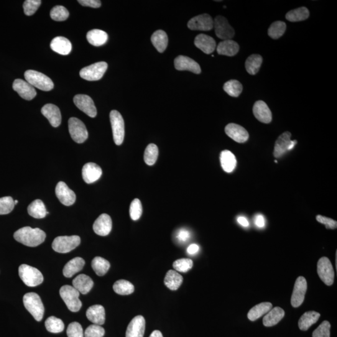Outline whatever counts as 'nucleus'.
<instances>
[{"instance_id":"1","label":"nucleus","mask_w":337,"mask_h":337,"mask_svg":"<svg viewBox=\"0 0 337 337\" xmlns=\"http://www.w3.org/2000/svg\"><path fill=\"white\" fill-rule=\"evenodd\" d=\"M14 238L25 246L37 247L45 241L46 234L39 228L25 227L15 232Z\"/></svg>"},{"instance_id":"2","label":"nucleus","mask_w":337,"mask_h":337,"mask_svg":"<svg viewBox=\"0 0 337 337\" xmlns=\"http://www.w3.org/2000/svg\"><path fill=\"white\" fill-rule=\"evenodd\" d=\"M24 303L25 308L32 314L36 320L40 321L42 320L45 308L42 299L37 293H26L24 297Z\"/></svg>"},{"instance_id":"3","label":"nucleus","mask_w":337,"mask_h":337,"mask_svg":"<svg viewBox=\"0 0 337 337\" xmlns=\"http://www.w3.org/2000/svg\"><path fill=\"white\" fill-rule=\"evenodd\" d=\"M80 292L73 286L64 285L60 288V294L69 310L77 312L82 307V302L79 299Z\"/></svg>"},{"instance_id":"4","label":"nucleus","mask_w":337,"mask_h":337,"mask_svg":"<svg viewBox=\"0 0 337 337\" xmlns=\"http://www.w3.org/2000/svg\"><path fill=\"white\" fill-rule=\"evenodd\" d=\"M25 80L31 85L44 91H50L54 88V84L49 77L38 71L28 70L25 73Z\"/></svg>"},{"instance_id":"5","label":"nucleus","mask_w":337,"mask_h":337,"mask_svg":"<svg viewBox=\"0 0 337 337\" xmlns=\"http://www.w3.org/2000/svg\"><path fill=\"white\" fill-rule=\"evenodd\" d=\"M19 272L22 280L28 287L39 285L44 280L43 274L39 270L27 264L20 265Z\"/></svg>"},{"instance_id":"6","label":"nucleus","mask_w":337,"mask_h":337,"mask_svg":"<svg viewBox=\"0 0 337 337\" xmlns=\"http://www.w3.org/2000/svg\"><path fill=\"white\" fill-rule=\"evenodd\" d=\"M80 243L81 239L78 236H59L53 241L52 248L56 252L66 254L72 251Z\"/></svg>"},{"instance_id":"7","label":"nucleus","mask_w":337,"mask_h":337,"mask_svg":"<svg viewBox=\"0 0 337 337\" xmlns=\"http://www.w3.org/2000/svg\"><path fill=\"white\" fill-rule=\"evenodd\" d=\"M108 66V64L104 61L96 63L83 68L80 71V75L87 81H98L103 78Z\"/></svg>"},{"instance_id":"8","label":"nucleus","mask_w":337,"mask_h":337,"mask_svg":"<svg viewBox=\"0 0 337 337\" xmlns=\"http://www.w3.org/2000/svg\"><path fill=\"white\" fill-rule=\"evenodd\" d=\"M110 121L115 144L121 145L124 139V119L118 111L112 110L110 112Z\"/></svg>"},{"instance_id":"9","label":"nucleus","mask_w":337,"mask_h":337,"mask_svg":"<svg viewBox=\"0 0 337 337\" xmlns=\"http://www.w3.org/2000/svg\"><path fill=\"white\" fill-rule=\"evenodd\" d=\"M68 127L71 138L76 142L81 144L88 139V130L80 119L76 117H71L69 119Z\"/></svg>"},{"instance_id":"10","label":"nucleus","mask_w":337,"mask_h":337,"mask_svg":"<svg viewBox=\"0 0 337 337\" xmlns=\"http://www.w3.org/2000/svg\"><path fill=\"white\" fill-rule=\"evenodd\" d=\"M317 273L319 277L325 284L328 286L333 284L335 279V272L332 264L327 257H323L319 259Z\"/></svg>"},{"instance_id":"11","label":"nucleus","mask_w":337,"mask_h":337,"mask_svg":"<svg viewBox=\"0 0 337 337\" xmlns=\"http://www.w3.org/2000/svg\"><path fill=\"white\" fill-rule=\"evenodd\" d=\"M296 140H291V133L290 132H285L278 137L275 142L274 155L275 158L282 157L285 153L288 150H292L295 145L297 144Z\"/></svg>"},{"instance_id":"12","label":"nucleus","mask_w":337,"mask_h":337,"mask_svg":"<svg viewBox=\"0 0 337 337\" xmlns=\"http://www.w3.org/2000/svg\"><path fill=\"white\" fill-rule=\"evenodd\" d=\"M214 27L217 37L221 40H231L235 35V31L226 18L218 16L214 21Z\"/></svg>"},{"instance_id":"13","label":"nucleus","mask_w":337,"mask_h":337,"mask_svg":"<svg viewBox=\"0 0 337 337\" xmlns=\"http://www.w3.org/2000/svg\"><path fill=\"white\" fill-rule=\"evenodd\" d=\"M307 289V280L303 277H299L296 280L294 288L291 297V305L297 308L302 304Z\"/></svg>"},{"instance_id":"14","label":"nucleus","mask_w":337,"mask_h":337,"mask_svg":"<svg viewBox=\"0 0 337 337\" xmlns=\"http://www.w3.org/2000/svg\"><path fill=\"white\" fill-rule=\"evenodd\" d=\"M74 103L78 109L91 117H95L97 110L94 101L85 94H78L73 99Z\"/></svg>"},{"instance_id":"15","label":"nucleus","mask_w":337,"mask_h":337,"mask_svg":"<svg viewBox=\"0 0 337 337\" xmlns=\"http://www.w3.org/2000/svg\"><path fill=\"white\" fill-rule=\"evenodd\" d=\"M188 27L191 30L210 31L214 28V20L208 14L200 15L191 19Z\"/></svg>"},{"instance_id":"16","label":"nucleus","mask_w":337,"mask_h":337,"mask_svg":"<svg viewBox=\"0 0 337 337\" xmlns=\"http://www.w3.org/2000/svg\"><path fill=\"white\" fill-rule=\"evenodd\" d=\"M55 191L56 196L63 205L70 206L75 203V193L68 187L66 183L62 181L59 182L56 185Z\"/></svg>"},{"instance_id":"17","label":"nucleus","mask_w":337,"mask_h":337,"mask_svg":"<svg viewBox=\"0 0 337 337\" xmlns=\"http://www.w3.org/2000/svg\"><path fill=\"white\" fill-rule=\"evenodd\" d=\"M13 89L22 97L23 99L30 101L37 96V91H36L34 87L31 85L27 81L21 80V79H17L14 81L13 84Z\"/></svg>"},{"instance_id":"18","label":"nucleus","mask_w":337,"mask_h":337,"mask_svg":"<svg viewBox=\"0 0 337 337\" xmlns=\"http://www.w3.org/2000/svg\"><path fill=\"white\" fill-rule=\"evenodd\" d=\"M225 132L230 138L239 143H244L249 139V135L244 127L235 123L227 124Z\"/></svg>"},{"instance_id":"19","label":"nucleus","mask_w":337,"mask_h":337,"mask_svg":"<svg viewBox=\"0 0 337 337\" xmlns=\"http://www.w3.org/2000/svg\"><path fill=\"white\" fill-rule=\"evenodd\" d=\"M175 66L179 71H190L195 74H200L201 69L199 64L188 56H179L175 59Z\"/></svg>"},{"instance_id":"20","label":"nucleus","mask_w":337,"mask_h":337,"mask_svg":"<svg viewBox=\"0 0 337 337\" xmlns=\"http://www.w3.org/2000/svg\"><path fill=\"white\" fill-rule=\"evenodd\" d=\"M145 328L144 318L141 315L135 316L127 326L126 337H143Z\"/></svg>"},{"instance_id":"21","label":"nucleus","mask_w":337,"mask_h":337,"mask_svg":"<svg viewBox=\"0 0 337 337\" xmlns=\"http://www.w3.org/2000/svg\"><path fill=\"white\" fill-rule=\"evenodd\" d=\"M103 174L101 168L93 162L86 163L82 170L83 178L87 184H91L99 180Z\"/></svg>"},{"instance_id":"22","label":"nucleus","mask_w":337,"mask_h":337,"mask_svg":"<svg viewBox=\"0 0 337 337\" xmlns=\"http://www.w3.org/2000/svg\"><path fill=\"white\" fill-rule=\"evenodd\" d=\"M253 113L256 118L262 123L269 124L272 121L271 111L265 102L258 101L255 102L253 107Z\"/></svg>"},{"instance_id":"23","label":"nucleus","mask_w":337,"mask_h":337,"mask_svg":"<svg viewBox=\"0 0 337 337\" xmlns=\"http://www.w3.org/2000/svg\"><path fill=\"white\" fill-rule=\"evenodd\" d=\"M112 229L111 217L106 214H101L93 224V230L96 234L106 236L110 233Z\"/></svg>"},{"instance_id":"24","label":"nucleus","mask_w":337,"mask_h":337,"mask_svg":"<svg viewBox=\"0 0 337 337\" xmlns=\"http://www.w3.org/2000/svg\"><path fill=\"white\" fill-rule=\"evenodd\" d=\"M42 113L47 117L53 127H57L61 124V112L60 109L55 104H46L42 109Z\"/></svg>"},{"instance_id":"25","label":"nucleus","mask_w":337,"mask_h":337,"mask_svg":"<svg viewBox=\"0 0 337 337\" xmlns=\"http://www.w3.org/2000/svg\"><path fill=\"white\" fill-rule=\"evenodd\" d=\"M195 45L206 54L213 53L216 48V41L213 38L205 34L197 36L195 40Z\"/></svg>"},{"instance_id":"26","label":"nucleus","mask_w":337,"mask_h":337,"mask_svg":"<svg viewBox=\"0 0 337 337\" xmlns=\"http://www.w3.org/2000/svg\"><path fill=\"white\" fill-rule=\"evenodd\" d=\"M86 316L95 325H103L105 323V309L101 305L91 306L86 311Z\"/></svg>"},{"instance_id":"27","label":"nucleus","mask_w":337,"mask_h":337,"mask_svg":"<svg viewBox=\"0 0 337 337\" xmlns=\"http://www.w3.org/2000/svg\"><path fill=\"white\" fill-rule=\"evenodd\" d=\"M50 47L55 52L62 55H68L72 50V45L70 41L63 37L55 38L52 41Z\"/></svg>"},{"instance_id":"28","label":"nucleus","mask_w":337,"mask_h":337,"mask_svg":"<svg viewBox=\"0 0 337 337\" xmlns=\"http://www.w3.org/2000/svg\"><path fill=\"white\" fill-rule=\"evenodd\" d=\"M73 287H75L79 292L82 294H87L92 289L94 282L91 277L85 274L78 275L73 280Z\"/></svg>"},{"instance_id":"29","label":"nucleus","mask_w":337,"mask_h":337,"mask_svg":"<svg viewBox=\"0 0 337 337\" xmlns=\"http://www.w3.org/2000/svg\"><path fill=\"white\" fill-rule=\"evenodd\" d=\"M85 264V261L81 257H75L69 261L64 267L63 275L67 278H71L76 273L81 271Z\"/></svg>"},{"instance_id":"30","label":"nucleus","mask_w":337,"mask_h":337,"mask_svg":"<svg viewBox=\"0 0 337 337\" xmlns=\"http://www.w3.org/2000/svg\"><path fill=\"white\" fill-rule=\"evenodd\" d=\"M87 40L94 47H101L108 42V35L103 30L94 29L87 33Z\"/></svg>"},{"instance_id":"31","label":"nucleus","mask_w":337,"mask_h":337,"mask_svg":"<svg viewBox=\"0 0 337 337\" xmlns=\"http://www.w3.org/2000/svg\"><path fill=\"white\" fill-rule=\"evenodd\" d=\"M285 311L282 308L276 307L271 309L263 318V324L265 326L277 325L284 317Z\"/></svg>"},{"instance_id":"32","label":"nucleus","mask_w":337,"mask_h":337,"mask_svg":"<svg viewBox=\"0 0 337 337\" xmlns=\"http://www.w3.org/2000/svg\"><path fill=\"white\" fill-rule=\"evenodd\" d=\"M239 51V46L237 43L232 40H224L219 43L217 48L219 55L227 56H234Z\"/></svg>"},{"instance_id":"33","label":"nucleus","mask_w":337,"mask_h":337,"mask_svg":"<svg viewBox=\"0 0 337 337\" xmlns=\"http://www.w3.org/2000/svg\"><path fill=\"white\" fill-rule=\"evenodd\" d=\"M221 166L225 172L231 173L236 167L237 160L233 153L228 150L222 151L220 155Z\"/></svg>"},{"instance_id":"34","label":"nucleus","mask_w":337,"mask_h":337,"mask_svg":"<svg viewBox=\"0 0 337 337\" xmlns=\"http://www.w3.org/2000/svg\"><path fill=\"white\" fill-rule=\"evenodd\" d=\"M320 314L315 311H307L303 314L298 321V327L301 330L306 331L320 318Z\"/></svg>"},{"instance_id":"35","label":"nucleus","mask_w":337,"mask_h":337,"mask_svg":"<svg viewBox=\"0 0 337 337\" xmlns=\"http://www.w3.org/2000/svg\"><path fill=\"white\" fill-rule=\"evenodd\" d=\"M28 213L36 219L45 218L48 213L44 203L40 199L33 201L28 207Z\"/></svg>"},{"instance_id":"36","label":"nucleus","mask_w":337,"mask_h":337,"mask_svg":"<svg viewBox=\"0 0 337 337\" xmlns=\"http://www.w3.org/2000/svg\"><path fill=\"white\" fill-rule=\"evenodd\" d=\"M151 42L157 52L163 53L166 49L168 45V37L166 33L163 30H157L153 33Z\"/></svg>"},{"instance_id":"37","label":"nucleus","mask_w":337,"mask_h":337,"mask_svg":"<svg viewBox=\"0 0 337 337\" xmlns=\"http://www.w3.org/2000/svg\"><path fill=\"white\" fill-rule=\"evenodd\" d=\"M183 282V277L178 272L170 270L167 272L164 279V284L171 290H178Z\"/></svg>"},{"instance_id":"38","label":"nucleus","mask_w":337,"mask_h":337,"mask_svg":"<svg viewBox=\"0 0 337 337\" xmlns=\"http://www.w3.org/2000/svg\"><path fill=\"white\" fill-rule=\"evenodd\" d=\"M272 308V304L270 302H263L255 305L247 314L248 318L251 321L257 320L262 315L267 314Z\"/></svg>"},{"instance_id":"39","label":"nucleus","mask_w":337,"mask_h":337,"mask_svg":"<svg viewBox=\"0 0 337 337\" xmlns=\"http://www.w3.org/2000/svg\"><path fill=\"white\" fill-rule=\"evenodd\" d=\"M91 266L99 276H103L110 268V263L101 257H96L92 260Z\"/></svg>"},{"instance_id":"40","label":"nucleus","mask_w":337,"mask_h":337,"mask_svg":"<svg viewBox=\"0 0 337 337\" xmlns=\"http://www.w3.org/2000/svg\"><path fill=\"white\" fill-rule=\"evenodd\" d=\"M310 15L308 10L305 7H300L298 9L291 10L286 14V19L291 22L304 21L307 20Z\"/></svg>"},{"instance_id":"41","label":"nucleus","mask_w":337,"mask_h":337,"mask_svg":"<svg viewBox=\"0 0 337 337\" xmlns=\"http://www.w3.org/2000/svg\"><path fill=\"white\" fill-rule=\"evenodd\" d=\"M263 59L259 55H252L247 59L246 68L250 75H255L259 72L262 63Z\"/></svg>"},{"instance_id":"42","label":"nucleus","mask_w":337,"mask_h":337,"mask_svg":"<svg viewBox=\"0 0 337 337\" xmlns=\"http://www.w3.org/2000/svg\"><path fill=\"white\" fill-rule=\"evenodd\" d=\"M113 289L117 294L127 295L134 292V286L129 281L119 280L114 283Z\"/></svg>"},{"instance_id":"43","label":"nucleus","mask_w":337,"mask_h":337,"mask_svg":"<svg viewBox=\"0 0 337 337\" xmlns=\"http://www.w3.org/2000/svg\"><path fill=\"white\" fill-rule=\"evenodd\" d=\"M45 326L47 330L51 333H58L61 332L65 328V325L61 319L55 316H50L45 321Z\"/></svg>"},{"instance_id":"44","label":"nucleus","mask_w":337,"mask_h":337,"mask_svg":"<svg viewBox=\"0 0 337 337\" xmlns=\"http://www.w3.org/2000/svg\"><path fill=\"white\" fill-rule=\"evenodd\" d=\"M223 88L229 96L237 98L241 94L243 86L239 81L232 80L225 83Z\"/></svg>"},{"instance_id":"45","label":"nucleus","mask_w":337,"mask_h":337,"mask_svg":"<svg viewBox=\"0 0 337 337\" xmlns=\"http://www.w3.org/2000/svg\"><path fill=\"white\" fill-rule=\"evenodd\" d=\"M286 24L284 22L277 21L273 23L268 30V35L272 39H279L284 34L286 30Z\"/></svg>"},{"instance_id":"46","label":"nucleus","mask_w":337,"mask_h":337,"mask_svg":"<svg viewBox=\"0 0 337 337\" xmlns=\"http://www.w3.org/2000/svg\"><path fill=\"white\" fill-rule=\"evenodd\" d=\"M159 150L156 145L150 144L147 145L144 152V161L147 165H154L157 159Z\"/></svg>"},{"instance_id":"47","label":"nucleus","mask_w":337,"mask_h":337,"mask_svg":"<svg viewBox=\"0 0 337 337\" xmlns=\"http://www.w3.org/2000/svg\"><path fill=\"white\" fill-rule=\"evenodd\" d=\"M69 15L68 10L63 6H56L50 12L51 18L56 22L65 21L68 19Z\"/></svg>"},{"instance_id":"48","label":"nucleus","mask_w":337,"mask_h":337,"mask_svg":"<svg viewBox=\"0 0 337 337\" xmlns=\"http://www.w3.org/2000/svg\"><path fill=\"white\" fill-rule=\"evenodd\" d=\"M15 206L12 197L7 196L0 198V215H5L14 210Z\"/></svg>"},{"instance_id":"49","label":"nucleus","mask_w":337,"mask_h":337,"mask_svg":"<svg viewBox=\"0 0 337 337\" xmlns=\"http://www.w3.org/2000/svg\"><path fill=\"white\" fill-rule=\"evenodd\" d=\"M173 266L176 271L186 273L192 269L193 262L190 259H180L176 260Z\"/></svg>"},{"instance_id":"50","label":"nucleus","mask_w":337,"mask_h":337,"mask_svg":"<svg viewBox=\"0 0 337 337\" xmlns=\"http://www.w3.org/2000/svg\"><path fill=\"white\" fill-rule=\"evenodd\" d=\"M130 216L133 221L140 219L142 213L141 202L138 199H135L132 201L129 209Z\"/></svg>"},{"instance_id":"51","label":"nucleus","mask_w":337,"mask_h":337,"mask_svg":"<svg viewBox=\"0 0 337 337\" xmlns=\"http://www.w3.org/2000/svg\"><path fill=\"white\" fill-rule=\"evenodd\" d=\"M331 325L328 321H323L313 332L312 337H330Z\"/></svg>"},{"instance_id":"52","label":"nucleus","mask_w":337,"mask_h":337,"mask_svg":"<svg viewBox=\"0 0 337 337\" xmlns=\"http://www.w3.org/2000/svg\"><path fill=\"white\" fill-rule=\"evenodd\" d=\"M42 1L40 0H27L24 4V9L25 15L27 16H32L39 9Z\"/></svg>"},{"instance_id":"53","label":"nucleus","mask_w":337,"mask_h":337,"mask_svg":"<svg viewBox=\"0 0 337 337\" xmlns=\"http://www.w3.org/2000/svg\"><path fill=\"white\" fill-rule=\"evenodd\" d=\"M105 333V330L101 325H91L89 326L85 330L84 336L85 337H103Z\"/></svg>"},{"instance_id":"54","label":"nucleus","mask_w":337,"mask_h":337,"mask_svg":"<svg viewBox=\"0 0 337 337\" xmlns=\"http://www.w3.org/2000/svg\"><path fill=\"white\" fill-rule=\"evenodd\" d=\"M66 333L68 337H84L82 326L78 322L71 323Z\"/></svg>"},{"instance_id":"55","label":"nucleus","mask_w":337,"mask_h":337,"mask_svg":"<svg viewBox=\"0 0 337 337\" xmlns=\"http://www.w3.org/2000/svg\"><path fill=\"white\" fill-rule=\"evenodd\" d=\"M316 219L318 223L325 225L326 229H335L336 228V221L333 220V219L320 215L316 216Z\"/></svg>"},{"instance_id":"56","label":"nucleus","mask_w":337,"mask_h":337,"mask_svg":"<svg viewBox=\"0 0 337 337\" xmlns=\"http://www.w3.org/2000/svg\"><path fill=\"white\" fill-rule=\"evenodd\" d=\"M176 239L181 243H185V242L189 241L191 237L190 232L186 229H181L178 230L177 233L176 235Z\"/></svg>"},{"instance_id":"57","label":"nucleus","mask_w":337,"mask_h":337,"mask_svg":"<svg viewBox=\"0 0 337 337\" xmlns=\"http://www.w3.org/2000/svg\"><path fill=\"white\" fill-rule=\"evenodd\" d=\"M78 3L84 7L98 9L101 6V2L99 0H78Z\"/></svg>"},{"instance_id":"58","label":"nucleus","mask_w":337,"mask_h":337,"mask_svg":"<svg viewBox=\"0 0 337 337\" xmlns=\"http://www.w3.org/2000/svg\"><path fill=\"white\" fill-rule=\"evenodd\" d=\"M254 223L255 226L259 227V228H263V227H264L265 224L264 217L261 215V214H257L255 217Z\"/></svg>"},{"instance_id":"59","label":"nucleus","mask_w":337,"mask_h":337,"mask_svg":"<svg viewBox=\"0 0 337 337\" xmlns=\"http://www.w3.org/2000/svg\"><path fill=\"white\" fill-rule=\"evenodd\" d=\"M199 251V246L198 244H193L188 247L187 252L189 254L195 255Z\"/></svg>"},{"instance_id":"60","label":"nucleus","mask_w":337,"mask_h":337,"mask_svg":"<svg viewBox=\"0 0 337 337\" xmlns=\"http://www.w3.org/2000/svg\"><path fill=\"white\" fill-rule=\"evenodd\" d=\"M237 221H238V223L241 224L242 226L247 227L249 226V221H247V219L246 218H244V217H239L238 219H237Z\"/></svg>"},{"instance_id":"61","label":"nucleus","mask_w":337,"mask_h":337,"mask_svg":"<svg viewBox=\"0 0 337 337\" xmlns=\"http://www.w3.org/2000/svg\"><path fill=\"white\" fill-rule=\"evenodd\" d=\"M149 337H163L162 334L159 330H154L153 332L150 334Z\"/></svg>"},{"instance_id":"62","label":"nucleus","mask_w":337,"mask_h":337,"mask_svg":"<svg viewBox=\"0 0 337 337\" xmlns=\"http://www.w3.org/2000/svg\"><path fill=\"white\" fill-rule=\"evenodd\" d=\"M14 203H15V205H16V204L19 203V201L15 200V201H14Z\"/></svg>"}]
</instances>
